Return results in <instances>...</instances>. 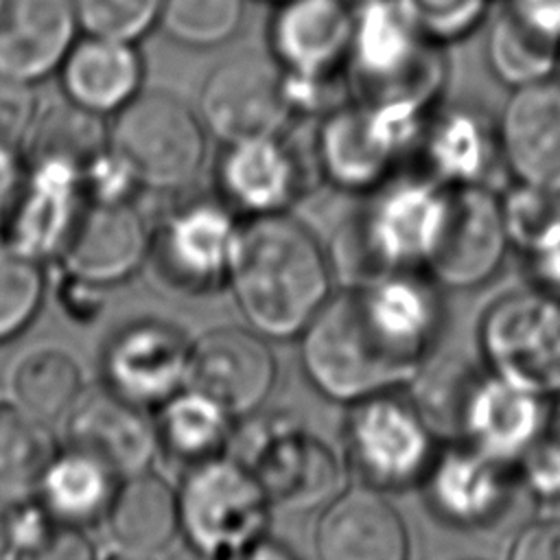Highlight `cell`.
Instances as JSON below:
<instances>
[{
    "label": "cell",
    "mask_w": 560,
    "mask_h": 560,
    "mask_svg": "<svg viewBox=\"0 0 560 560\" xmlns=\"http://www.w3.org/2000/svg\"><path fill=\"white\" fill-rule=\"evenodd\" d=\"M435 287L424 273L396 271L330 295L302 330L308 383L346 405L413 383L442 326Z\"/></svg>",
    "instance_id": "6da1fadb"
},
{
    "label": "cell",
    "mask_w": 560,
    "mask_h": 560,
    "mask_svg": "<svg viewBox=\"0 0 560 560\" xmlns=\"http://www.w3.org/2000/svg\"><path fill=\"white\" fill-rule=\"evenodd\" d=\"M228 284L256 332L302 335L330 298V260L317 236L287 212L247 217L238 225Z\"/></svg>",
    "instance_id": "7a4b0ae2"
},
{
    "label": "cell",
    "mask_w": 560,
    "mask_h": 560,
    "mask_svg": "<svg viewBox=\"0 0 560 560\" xmlns=\"http://www.w3.org/2000/svg\"><path fill=\"white\" fill-rule=\"evenodd\" d=\"M348 50L350 88L361 103L429 109L444 88L446 61L396 0L357 4Z\"/></svg>",
    "instance_id": "3957f363"
},
{
    "label": "cell",
    "mask_w": 560,
    "mask_h": 560,
    "mask_svg": "<svg viewBox=\"0 0 560 560\" xmlns=\"http://www.w3.org/2000/svg\"><path fill=\"white\" fill-rule=\"evenodd\" d=\"M448 199V186L431 177L389 179L343 228V252L363 280L418 271L433 252Z\"/></svg>",
    "instance_id": "277c9868"
},
{
    "label": "cell",
    "mask_w": 560,
    "mask_h": 560,
    "mask_svg": "<svg viewBox=\"0 0 560 560\" xmlns=\"http://www.w3.org/2000/svg\"><path fill=\"white\" fill-rule=\"evenodd\" d=\"M252 470L273 508L308 512L341 492L343 466L335 451L284 413L236 420L228 451Z\"/></svg>",
    "instance_id": "5b68a950"
},
{
    "label": "cell",
    "mask_w": 560,
    "mask_h": 560,
    "mask_svg": "<svg viewBox=\"0 0 560 560\" xmlns=\"http://www.w3.org/2000/svg\"><path fill=\"white\" fill-rule=\"evenodd\" d=\"M206 133L199 114L166 90H140L107 129L112 151L140 188L158 192L182 190L199 175Z\"/></svg>",
    "instance_id": "8992f818"
},
{
    "label": "cell",
    "mask_w": 560,
    "mask_h": 560,
    "mask_svg": "<svg viewBox=\"0 0 560 560\" xmlns=\"http://www.w3.org/2000/svg\"><path fill=\"white\" fill-rule=\"evenodd\" d=\"M179 534L206 560L269 534L271 501L247 466L223 453L186 468L177 490Z\"/></svg>",
    "instance_id": "52a82bcc"
},
{
    "label": "cell",
    "mask_w": 560,
    "mask_h": 560,
    "mask_svg": "<svg viewBox=\"0 0 560 560\" xmlns=\"http://www.w3.org/2000/svg\"><path fill=\"white\" fill-rule=\"evenodd\" d=\"M435 431L413 402L394 392L350 405L343 459L359 486L398 492L420 486L435 459Z\"/></svg>",
    "instance_id": "ba28073f"
},
{
    "label": "cell",
    "mask_w": 560,
    "mask_h": 560,
    "mask_svg": "<svg viewBox=\"0 0 560 560\" xmlns=\"http://www.w3.org/2000/svg\"><path fill=\"white\" fill-rule=\"evenodd\" d=\"M424 112L400 105H339L322 116L315 138L317 171L339 190L374 192L424 136Z\"/></svg>",
    "instance_id": "9c48e42d"
},
{
    "label": "cell",
    "mask_w": 560,
    "mask_h": 560,
    "mask_svg": "<svg viewBox=\"0 0 560 560\" xmlns=\"http://www.w3.org/2000/svg\"><path fill=\"white\" fill-rule=\"evenodd\" d=\"M477 341L494 376L545 398L560 396V295L505 293L483 311Z\"/></svg>",
    "instance_id": "30bf717a"
},
{
    "label": "cell",
    "mask_w": 560,
    "mask_h": 560,
    "mask_svg": "<svg viewBox=\"0 0 560 560\" xmlns=\"http://www.w3.org/2000/svg\"><path fill=\"white\" fill-rule=\"evenodd\" d=\"M420 486L429 510L444 525L472 534L503 532L534 501L514 462L488 455L462 440L435 453Z\"/></svg>",
    "instance_id": "8fae6325"
},
{
    "label": "cell",
    "mask_w": 560,
    "mask_h": 560,
    "mask_svg": "<svg viewBox=\"0 0 560 560\" xmlns=\"http://www.w3.org/2000/svg\"><path fill=\"white\" fill-rule=\"evenodd\" d=\"M510 245L501 197L490 186H448L424 276L451 291L483 287L501 269Z\"/></svg>",
    "instance_id": "7c38bea8"
},
{
    "label": "cell",
    "mask_w": 560,
    "mask_h": 560,
    "mask_svg": "<svg viewBox=\"0 0 560 560\" xmlns=\"http://www.w3.org/2000/svg\"><path fill=\"white\" fill-rule=\"evenodd\" d=\"M197 114L221 142L282 136L293 116L284 70L273 59L238 55L219 63L201 83Z\"/></svg>",
    "instance_id": "4fadbf2b"
},
{
    "label": "cell",
    "mask_w": 560,
    "mask_h": 560,
    "mask_svg": "<svg viewBox=\"0 0 560 560\" xmlns=\"http://www.w3.org/2000/svg\"><path fill=\"white\" fill-rule=\"evenodd\" d=\"M238 225L223 201L182 203L151 230L149 262L177 291H214L228 282Z\"/></svg>",
    "instance_id": "5bb4252c"
},
{
    "label": "cell",
    "mask_w": 560,
    "mask_h": 560,
    "mask_svg": "<svg viewBox=\"0 0 560 560\" xmlns=\"http://www.w3.org/2000/svg\"><path fill=\"white\" fill-rule=\"evenodd\" d=\"M190 343L164 319H133L103 346V385L140 407H160L186 387Z\"/></svg>",
    "instance_id": "9a60e30c"
},
{
    "label": "cell",
    "mask_w": 560,
    "mask_h": 560,
    "mask_svg": "<svg viewBox=\"0 0 560 560\" xmlns=\"http://www.w3.org/2000/svg\"><path fill=\"white\" fill-rule=\"evenodd\" d=\"M276 378L273 350L254 328H210L190 343L186 387L217 400L236 420L260 411Z\"/></svg>",
    "instance_id": "2e32d148"
},
{
    "label": "cell",
    "mask_w": 560,
    "mask_h": 560,
    "mask_svg": "<svg viewBox=\"0 0 560 560\" xmlns=\"http://www.w3.org/2000/svg\"><path fill=\"white\" fill-rule=\"evenodd\" d=\"M551 398L475 370L457 402L453 435L505 462H516L549 427Z\"/></svg>",
    "instance_id": "e0dca14e"
},
{
    "label": "cell",
    "mask_w": 560,
    "mask_h": 560,
    "mask_svg": "<svg viewBox=\"0 0 560 560\" xmlns=\"http://www.w3.org/2000/svg\"><path fill=\"white\" fill-rule=\"evenodd\" d=\"M85 206L77 164L59 158H26L24 182L0 236L39 262L59 258Z\"/></svg>",
    "instance_id": "ac0fdd59"
},
{
    "label": "cell",
    "mask_w": 560,
    "mask_h": 560,
    "mask_svg": "<svg viewBox=\"0 0 560 560\" xmlns=\"http://www.w3.org/2000/svg\"><path fill=\"white\" fill-rule=\"evenodd\" d=\"M151 228L131 201L83 208L61 256L66 278L103 289L129 280L149 262Z\"/></svg>",
    "instance_id": "d6986e66"
},
{
    "label": "cell",
    "mask_w": 560,
    "mask_h": 560,
    "mask_svg": "<svg viewBox=\"0 0 560 560\" xmlns=\"http://www.w3.org/2000/svg\"><path fill=\"white\" fill-rule=\"evenodd\" d=\"M503 166L518 184L560 192V77L516 88L497 122Z\"/></svg>",
    "instance_id": "ffe728a7"
},
{
    "label": "cell",
    "mask_w": 560,
    "mask_h": 560,
    "mask_svg": "<svg viewBox=\"0 0 560 560\" xmlns=\"http://www.w3.org/2000/svg\"><path fill=\"white\" fill-rule=\"evenodd\" d=\"M313 551L317 560H411V536L383 492L354 486L324 505Z\"/></svg>",
    "instance_id": "44dd1931"
},
{
    "label": "cell",
    "mask_w": 560,
    "mask_h": 560,
    "mask_svg": "<svg viewBox=\"0 0 560 560\" xmlns=\"http://www.w3.org/2000/svg\"><path fill=\"white\" fill-rule=\"evenodd\" d=\"M306 184L304 160L282 136L225 144L217 166L221 201L247 217L284 212Z\"/></svg>",
    "instance_id": "7402d4cb"
},
{
    "label": "cell",
    "mask_w": 560,
    "mask_h": 560,
    "mask_svg": "<svg viewBox=\"0 0 560 560\" xmlns=\"http://www.w3.org/2000/svg\"><path fill=\"white\" fill-rule=\"evenodd\" d=\"M66 444L105 459L120 477L151 468L160 453L155 418L116 392L83 389L66 413Z\"/></svg>",
    "instance_id": "603a6c76"
},
{
    "label": "cell",
    "mask_w": 560,
    "mask_h": 560,
    "mask_svg": "<svg viewBox=\"0 0 560 560\" xmlns=\"http://www.w3.org/2000/svg\"><path fill=\"white\" fill-rule=\"evenodd\" d=\"M79 31L72 0H0V74L44 81L59 70Z\"/></svg>",
    "instance_id": "cb8c5ba5"
},
{
    "label": "cell",
    "mask_w": 560,
    "mask_h": 560,
    "mask_svg": "<svg viewBox=\"0 0 560 560\" xmlns=\"http://www.w3.org/2000/svg\"><path fill=\"white\" fill-rule=\"evenodd\" d=\"M352 20L346 0H282L269 24L273 59L287 72H335L348 59Z\"/></svg>",
    "instance_id": "d4e9b609"
},
{
    "label": "cell",
    "mask_w": 560,
    "mask_h": 560,
    "mask_svg": "<svg viewBox=\"0 0 560 560\" xmlns=\"http://www.w3.org/2000/svg\"><path fill=\"white\" fill-rule=\"evenodd\" d=\"M57 74L68 103L103 118L142 90L144 68L133 42L85 35L72 44Z\"/></svg>",
    "instance_id": "484cf974"
},
{
    "label": "cell",
    "mask_w": 560,
    "mask_h": 560,
    "mask_svg": "<svg viewBox=\"0 0 560 560\" xmlns=\"http://www.w3.org/2000/svg\"><path fill=\"white\" fill-rule=\"evenodd\" d=\"M120 479L98 455L66 444L55 451L33 492L52 521L83 529L105 518Z\"/></svg>",
    "instance_id": "4316f807"
},
{
    "label": "cell",
    "mask_w": 560,
    "mask_h": 560,
    "mask_svg": "<svg viewBox=\"0 0 560 560\" xmlns=\"http://www.w3.org/2000/svg\"><path fill=\"white\" fill-rule=\"evenodd\" d=\"M103 521L118 549L153 556L179 534L177 492L149 468L127 475Z\"/></svg>",
    "instance_id": "83f0119b"
},
{
    "label": "cell",
    "mask_w": 560,
    "mask_h": 560,
    "mask_svg": "<svg viewBox=\"0 0 560 560\" xmlns=\"http://www.w3.org/2000/svg\"><path fill=\"white\" fill-rule=\"evenodd\" d=\"M422 144L427 177L442 186H488L497 160L503 164L497 125L468 109H451L427 125Z\"/></svg>",
    "instance_id": "f1b7e54d"
},
{
    "label": "cell",
    "mask_w": 560,
    "mask_h": 560,
    "mask_svg": "<svg viewBox=\"0 0 560 560\" xmlns=\"http://www.w3.org/2000/svg\"><path fill=\"white\" fill-rule=\"evenodd\" d=\"M236 418L206 394L184 387L158 407L160 453L182 466L228 453Z\"/></svg>",
    "instance_id": "f546056e"
},
{
    "label": "cell",
    "mask_w": 560,
    "mask_h": 560,
    "mask_svg": "<svg viewBox=\"0 0 560 560\" xmlns=\"http://www.w3.org/2000/svg\"><path fill=\"white\" fill-rule=\"evenodd\" d=\"M486 59L492 74L516 90L558 74L560 42L508 4L488 31Z\"/></svg>",
    "instance_id": "4dcf8cb0"
},
{
    "label": "cell",
    "mask_w": 560,
    "mask_h": 560,
    "mask_svg": "<svg viewBox=\"0 0 560 560\" xmlns=\"http://www.w3.org/2000/svg\"><path fill=\"white\" fill-rule=\"evenodd\" d=\"M11 387L15 405L42 422H52L72 409L83 392V376L68 352L42 348L18 363Z\"/></svg>",
    "instance_id": "1f68e13d"
},
{
    "label": "cell",
    "mask_w": 560,
    "mask_h": 560,
    "mask_svg": "<svg viewBox=\"0 0 560 560\" xmlns=\"http://www.w3.org/2000/svg\"><path fill=\"white\" fill-rule=\"evenodd\" d=\"M55 451L46 422L0 400V497L18 501L31 494Z\"/></svg>",
    "instance_id": "d6a6232c"
},
{
    "label": "cell",
    "mask_w": 560,
    "mask_h": 560,
    "mask_svg": "<svg viewBox=\"0 0 560 560\" xmlns=\"http://www.w3.org/2000/svg\"><path fill=\"white\" fill-rule=\"evenodd\" d=\"M245 18V0H164L158 24L186 48H214L232 39Z\"/></svg>",
    "instance_id": "836d02e7"
},
{
    "label": "cell",
    "mask_w": 560,
    "mask_h": 560,
    "mask_svg": "<svg viewBox=\"0 0 560 560\" xmlns=\"http://www.w3.org/2000/svg\"><path fill=\"white\" fill-rule=\"evenodd\" d=\"M46 295L42 262L0 236V343L20 337L39 315Z\"/></svg>",
    "instance_id": "e575fe53"
},
{
    "label": "cell",
    "mask_w": 560,
    "mask_h": 560,
    "mask_svg": "<svg viewBox=\"0 0 560 560\" xmlns=\"http://www.w3.org/2000/svg\"><path fill=\"white\" fill-rule=\"evenodd\" d=\"M15 560H96V547L81 527L52 521L33 499L13 508Z\"/></svg>",
    "instance_id": "d590c367"
},
{
    "label": "cell",
    "mask_w": 560,
    "mask_h": 560,
    "mask_svg": "<svg viewBox=\"0 0 560 560\" xmlns=\"http://www.w3.org/2000/svg\"><path fill=\"white\" fill-rule=\"evenodd\" d=\"M164 0H72L85 35L138 42L160 20Z\"/></svg>",
    "instance_id": "8d00e7d4"
},
{
    "label": "cell",
    "mask_w": 560,
    "mask_h": 560,
    "mask_svg": "<svg viewBox=\"0 0 560 560\" xmlns=\"http://www.w3.org/2000/svg\"><path fill=\"white\" fill-rule=\"evenodd\" d=\"M409 22L433 44L453 42L475 31L490 0H396Z\"/></svg>",
    "instance_id": "74e56055"
},
{
    "label": "cell",
    "mask_w": 560,
    "mask_h": 560,
    "mask_svg": "<svg viewBox=\"0 0 560 560\" xmlns=\"http://www.w3.org/2000/svg\"><path fill=\"white\" fill-rule=\"evenodd\" d=\"M39 118L35 85L0 74V144L24 149Z\"/></svg>",
    "instance_id": "f35d334b"
},
{
    "label": "cell",
    "mask_w": 560,
    "mask_h": 560,
    "mask_svg": "<svg viewBox=\"0 0 560 560\" xmlns=\"http://www.w3.org/2000/svg\"><path fill=\"white\" fill-rule=\"evenodd\" d=\"M514 464L523 488L534 501L560 499V440L549 433L538 438Z\"/></svg>",
    "instance_id": "ab89813d"
},
{
    "label": "cell",
    "mask_w": 560,
    "mask_h": 560,
    "mask_svg": "<svg viewBox=\"0 0 560 560\" xmlns=\"http://www.w3.org/2000/svg\"><path fill=\"white\" fill-rule=\"evenodd\" d=\"M521 254L538 289L560 295V214Z\"/></svg>",
    "instance_id": "60d3db41"
},
{
    "label": "cell",
    "mask_w": 560,
    "mask_h": 560,
    "mask_svg": "<svg viewBox=\"0 0 560 560\" xmlns=\"http://www.w3.org/2000/svg\"><path fill=\"white\" fill-rule=\"evenodd\" d=\"M508 560H560V518H540L523 525Z\"/></svg>",
    "instance_id": "b9f144b4"
},
{
    "label": "cell",
    "mask_w": 560,
    "mask_h": 560,
    "mask_svg": "<svg viewBox=\"0 0 560 560\" xmlns=\"http://www.w3.org/2000/svg\"><path fill=\"white\" fill-rule=\"evenodd\" d=\"M26 173V158L20 149L0 144V234L15 206Z\"/></svg>",
    "instance_id": "7bdbcfd3"
},
{
    "label": "cell",
    "mask_w": 560,
    "mask_h": 560,
    "mask_svg": "<svg viewBox=\"0 0 560 560\" xmlns=\"http://www.w3.org/2000/svg\"><path fill=\"white\" fill-rule=\"evenodd\" d=\"M510 4L540 31L560 42V0H510Z\"/></svg>",
    "instance_id": "ee69618b"
},
{
    "label": "cell",
    "mask_w": 560,
    "mask_h": 560,
    "mask_svg": "<svg viewBox=\"0 0 560 560\" xmlns=\"http://www.w3.org/2000/svg\"><path fill=\"white\" fill-rule=\"evenodd\" d=\"M223 560H298V556L282 540L265 534V536L252 540L249 545L232 551Z\"/></svg>",
    "instance_id": "f6af8a7d"
},
{
    "label": "cell",
    "mask_w": 560,
    "mask_h": 560,
    "mask_svg": "<svg viewBox=\"0 0 560 560\" xmlns=\"http://www.w3.org/2000/svg\"><path fill=\"white\" fill-rule=\"evenodd\" d=\"M13 501L0 497V558L13 551Z\"/></svg>",
    "instance_id": "bcb514c9"
},
{
    "label": "cell",
    "mask_w": 560,
    "mask_h": 560,
    "mask_svg": "<svg viewBox=\"0 0 560 560\" xmlns=\"http://www.w3.org/2000/svg\"><path fill=\"white\" fill-rule=\"evenodd\" d=\"M547 433H549V435H553L556 440H560V396H556V402H551Z\"/></svg>",
    "instance_id": "7dc6e473"
},
{
    "label": "cell",
    "mask_w": 560,
    "mask_h": 560,
    "mask_svg": "<svg viewBox=\"0 0 560 560\" xmlns=\"http://www.w3.org/2000/svg\"><path fill=\"white\" fill-rule=\"evenodd\" d=\"M105 560H153V558H151V556H144V553H131V551H122V549H118L116 553L107 556Z\"/></svg>",
    "instance_id": "c3c4849f"
},
{
    "label": "cell",
    "mask_w": 560,
    "mask_h": 560,
    "mask_svg": "<svg viewBox=\"0 0 560 560\" xmlns=\"http://www.w3.org/2000/svg\"><path fill=\"white\" fill-rule=\"evenodd\" d=\"M346 2H348V4L354 9L357 4H361V2H368V0H346Z\"/></svg>",
    "instance_id": "681fc988"
},
{
    "label": "cell",
    "mask_w": 560,
    "mask_h": 560,
    "mask_svg": "<svg viewBox=\"0 0 560 560\" xmlns=\"http://www.w3.org/2000/svg\"><path fill=\"white\" fill-rule=\"evenodd\" d=\"M459 560H479V558H459Z\"/></svg>",
    "instance_id": "f907efd6"
},
{
    "label": "cell",
    "mask_w": 560,
    "mask_h": 560,
    "mask_svg": "<svg viewBox=\"0 0 560 560\" xmlns=\"http://www.w3.org/2000/svg\"><path fill=\"white\" fill-rule=\"evenodd\" d=\"M558 77H560V70H558Z\"/></svg>",
    "instance_id": "816d5d0a"
},
{
    "label": "cell",
    "mask_w": 560,
    "mask_h": 560,
    "mask_svg": "<svg viewBox=\"0 0 560 560\" xmlns=\"http://www.w3.org/2000/svg\"><path fill=\"white\" fill-rule=\"evenodd\" d=\"M278 2H282V0H278Z\"/></svg>",
    "instance_id": "f5cc1de1"
}]
</instances>
